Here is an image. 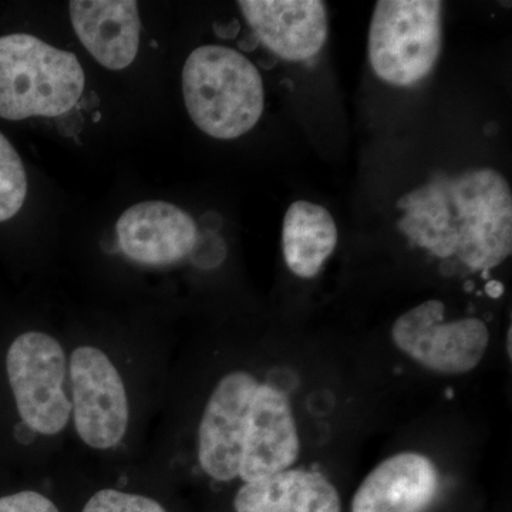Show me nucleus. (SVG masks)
<instances>
[{
	"label": "nucleus",
	"mask_w": 512,
	"mask_h": 512,
	"mask_svg": "<svg viewBox=\"0 0 512 512\" xmlns=\"http://www.w3.org/2000/svg\"><path fill=\"white\" fill-rule=\"evenodd\" d=\"M123 254L146 266L183 261L198 244V228L188 212L170 202L146 201L128 208L117 221Z\"/></svg>",
	"instance_id": "10"
},
{
	"label": "nucleus",
	"mask_w": 512,
	"mask_h": 512,
	"mask_svg": "<svg viewBox=\"0 0 512 512\" xmlns=\"http://www.w3.org/2000/svg\"><path fill=\"white\" fill-rule=\"evenodd\" d=\"M74 426L92 448L107 450L123 440L128 426L126 386L106 353L82 346L70 359Z\"/></svg>",
	"instance_id": "7"
},
{
	"label": "nucleus",
	"mask_w": 512,
	"mask_h": 512,
	"mask_svg": "<svg viewBox=\"0 0 512 512\" xmlns=\"http://www.w3.org/2000/svg\"><path fill=\"white\" fill-rule=\"evenodd\" d=\"M70 18L80 42L110 70H123L136 59L141 20L134 0H74Z\"/></svg>",
	"instance_id": "13"
},
{
	"label": "nucleus",
	"mask_w": 512,
	"mask_h": 512,
	"mask_svg": "<svg viewBox=\"0 0 512 512\" xmlns=\"http://www.w3.org/2000/svg\"><path fill=\"white\" fill-rule=\"evenodd\" d=\"M508 355L511 356V328L508 329Z\"/></svg>",
	"instance_id": "20"
},
{
	"label": "nucleus",
	"mask_w": 512,
	"mask_h": 512,
	"mask_svg": "<svg viewBox=\"0 0 512 512\" xmlns=\"http://www.w3.org/2000/svg\"><path fill=\"white\" fill-rule=\"evenodd\" d=\"M503 291V285L498 284V282H490V284L487 285L488 295L493 296V298H498Z\"/></svg>",
	"instance_id": "19"
},
{
	"label": "nucleus",
	"mask_w": 512,
	"mask_h": 512,
	"mask_svg": "<svg viewBox=\"0 0 512 512\" xmlns=\"http://www.w3.org/2000/svg\"><path fill=\"white\" fill-rule=\"evenodd\" d=\"M256 40L292 62L318 55L328 37L326 5L320 0L238 2Z\"/></svg>",
	"instance_id": "11"
},
{
	"label": "nucleus",
	"mask_w": 512,
	"mask_h": 512,
	"mask_svg": "<svg viewBox=\"0 0 512 512\" xmlns=\"http://www.w3.org/2000/svg\"><path fill=\"white\" fill-rule=\"evenodd\" d=\"M28 195V177L18 151L0 133V222L20 211Z\"/></svg>",
	"instance_id": "16"
},
{
	"label": "nucleus",
	"mask_w": 512,
	"mask_h": 512,
	"mask_svg": "<svg viewBox=\"0 0 512 512\" xmlns=\"http://www.w3.org/2000/svg\"><path fill=\"white\" fill-rule=\"evenodd\" d=\"M6 372L23 424L43 436L64 430L72 402L64 390L66 355L62 345L46 333H23L10 345Z\"/></svg>",
	"instance_id": "5"
},
{
	"label": "nucleus",
	"mask_w": 512,
	"mask_h": 512,
	"mask_svg": "<svg viewBox=\"0 0 512 512\" xmlns=\"http://www.w3.org/2000/svg\"><path fill=\"white\" fill-rule=\"evenodd\" d=\"M237 512H340L335 485L318 471L289 468L245 484L234 501Z\"/></svg>",
	"instance_id": "14"
},
{
	"label": "nucleus",
	"mask_w": 512,
	"mask_h": 512,
	"mask_svg": "<svg viewBox=\"0 0 512 512\" xmlns=\"http://www.w3.org/2000/svg\"><path fill=\"white\" fill-rule=\"evenodd\" d=\"M338 245V227L330 212L309 201L293 202L286 211L282 248L286 265L301 278H313Z\"/></svg>",
	"instance_id": "15"
},
{
	"label": "nucleus",
	"mask_w": 512,
	"mask_h": 512,
	"mask_svg": "<svg viewBox=\"0 0 512 512\" xmlns=\"http://www.w3.org/2000/svg\"><path fill=\"white\" fill-rule=\"evenodd\" d=\"M440 301L420 303L394 322L392 339L404 355L440 375H463L480 365L490 333L483 320H444Z\"/></svg>",
	"instance_id": "6"
},
{
	"label": "nucleus",
	"mask_w": 512,
	"mask_h": 512,
	"mask_svg": "<svg viewBox=\"0 0 512 512\" xmlns=\"http://www.w3.org/2000/svg\"><path fill=\"white\" fill-rule=\"evenodd\" d=\"M301 451L291 402L282 390L259 384L249 407L239 477L255 483L289 470Z\"/></svg>",
	"instance_id": "9"
},
{
	"label": "nucleus",
	"mask_w": 512,
	"mask_h": 512,
	"mask_svg": "<svg viewBox=\"0 0 512 512\" xmlns=\"http://www.w3.org/2000/svg\"><path fill=\"white\" fill-rule=\"evenodd\" d=\"M397 227L437 258L457 256L471 271H490L512 252L510 184L493 168L440 175L397 202Z\"/></svg>",
	"instance_id": "1"
},
{
	"label": "nucleus",
	"mask_w": 512,
	"mask_h": 512,
	"mask_svg": "<svg viewBox=\"0 0 512 512\" xmlns=\"http://www.w3.org/2000/svg\"><path fill=\"white\" fill-rule=\"evenodd\" d=\"M0 512H60L49 498L35 491L0 498Z\"/></svg>",
	"instance_id": "18"
},
{
	"label": "nucleus",
	"mask_w": 512,
	"mask_h": 512,
	"mask_svg": "<svg viewBox=\"0 0 512 512\" xmlns=\"http://www.w3.org/2000/svg\"><path fill=\"white\" fill-rule=\"evenodd\" d=\"M185 107L195 126L218 140H234L256 126L265 107L255 64L225 46H202L183 70Z\"/></svg>",
	"instance_id": "2"
},
{
	"label": "nucleus",
	"mask_w": 512,
	"mask_h": 512,
	"mask_svg": "<svg viewBox=\"0 0 512 512\" xmlns=\"http://www.w3.org/2000/svg\"><path fill=\"white\" fill-rule=\"evenodd\" d=\"M437 0H380L369 30V60L384 82L409 87L433 70L441 50Z\"/></svg>",
	"instance_id": "4"
},
{
	"label": "nucleus",
	"mask_w": 512,
	"mask_h": 512,
	"mask_svg": "<svg viewBox=\"0 0 512 512\" xmlns=\"http://www.w3.org/2000/svg\"><path fill=\"white\" fill-rule=\"evenodd\" d=\"M82 512H167L163 505L144 495L101 490L93 495Z\"/></svg>",
	"instance_id": "17"
},
{
	"label": "nucleus",
	"mask_w": 512,
	"mask_h": 512,
	"mask_svg": "<svg viewBox=\"0 0 512 512\" xmlns=\"http://www.w3.org/2000/svg\"><path fill=\"white\" fill-rule=\"evenodd\" d=\"M259 384L247 372L229 373L205 406L198 430V460L214 480L239 477L249 407Z\"/></svg>",
	"instance_id": "8"
},
{
	"label": "nucleus",
	"mask_w": 512,
	"mask_h": 512,
	"mask_svg": "<svg viewBox=\"0 0 512 512\" xmlns=\"http://www.w3.org/2000/svg\"><path fill=\"white\" fill-rule=\"evenodd\" d=\"M439 488V470L429 457L396 454L382 461L360 484L352 512H423Z\"/></svg>",
	"instance_id": "12"
},
{
	"label": "nucleus",
	"mask_w": 512,
	"mask_h": 512,
	"mask_svg": "<svg viewBox=\"0 0 512 512\" xmlns=\"http://www.w3.org/2000/svg\"><path fill=\"white\" fill-rule=\"evenodd\" d=\"M83 67L73 53L25 33L0 37V117H60L83 96Z\"/></svg>",
	"instance_id": "3"
}]
</instances>
